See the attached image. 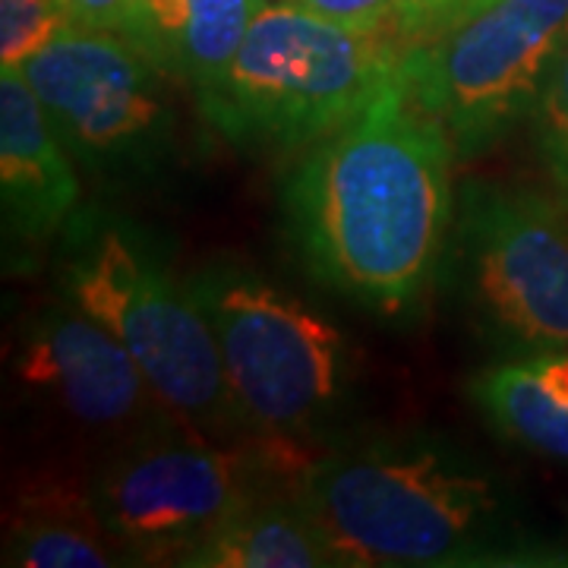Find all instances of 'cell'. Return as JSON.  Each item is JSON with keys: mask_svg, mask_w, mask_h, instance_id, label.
I'll return each instance as SVG.
<instances>
[{"mask_svg": "<svg viewBox=\"0 0 568 568\" xmlns=\"http://www.w3.org/2000/svg\"><path fill=\"white\" fill-rule=\"evenodd\" d=\"M297 484V480H294ZM282 487L265 493L241 515H234L203 547H196L183 566L190 568H328L332 549L297 489Z\"/></svg>", "mask_w": 568, "mask_h": 568, "instance_id": "5bb4252c", "label": "cell"}, {"mask_svg": "<svg viewBox=\"0 0 568 568\" xmlns=\"http://www.w3.org/2000/svg\"><path fill=\"white\" fill-rule=\"evenodd\" d=\"M63 20L73 29L108 32L133 41L140 29L142 0H58Z\"/></svg>", "mask_w": 568, "mask_h": 568, "instance_id": "ac0fdd59", "label": "cell"}, {"mask_svg": "<svg viewBox=\"0 0 568 568\" xmlns=\"http://www.w3.org/2000/svg\"><path fill=\"white\" fill-rule=\"evenodd\" d=\"M77 227L63 265V294L121 338L178 424L212 439H231L237 429L250 433L227 388L215 332L190 282H178L121 224L82 219Z\"/></svg>", "mask_w": 568, "mask_h": 568, "instance_id": "5b68a950", "label": "cell"}, {"mask_svg": "<svg viewBox=\"0 0 568 568\" xmlns=\"http://www.w3.org/2000/svg\"><path fill=\"white\" fill-rule=\"evenodd\" d=\"M530 136L552 181L568 186V51L556 63L530 118Z\"/></svg>", "mask_w": 568, "mask_h": 568, "instance_id": "e0dca14e", "label": "cell"}, {"mask_svg": "<svg viewBox=\"0 0 568 568\" xmlns=\"http://www.w3.org/2000/svg\"><path fill=\"white\" fill-rule=\"evenodd\" d=\"M470 398L506 439L568 462V405L544 386L534 357L480 369L470 379Z\"/></svg>", "mask_w": 568, "mask_h": 568, "instance_id": "9a60e30c", "label": "cell"}, {"mask_svg": "<svg viewBox=\"0 0 568 568\" xmlns=\"http://www.w3.org/2000/svg\"><path fill=\"white\" fill-rule=\"evenodd\" d=\"M0 203L7 244L17 250L48 244L82 203L77 162L20 67L0 73Z\"/></svg>", "mask_w": 568, "mask_h": 568, "instance_id": "8fae6325", "label": "cell"}, {"mask_svg": "<svg viewBox=\"0 0 568 568\" xmlns=\"http://www.w3.org/2000/svg\"><path fill=\"white\" fill-rule=\"evenodd\" d=\"M294 489L335 566H511L528 552L496 470L439 439L325 448Z\"/></svg>", "mask_w": 568, "mask_h": 568, "instance_id": "7a4b0ae2", "label": "cell"}, {"mask_svg": "<svg viewBox=\"0 0 568 568\" xmlns=\"http://www.w3.org/2000/svg\"><path fill=\"white\" fill-rule=\"evenodd\" d=\"M402 44L301 7H265L219 80L196 92L203 121L250 152H304L357 118L398 77Z\"/></svg>", "mask_w": 568, "mask_h": 568, "instance_id": "3957f363", "label": "cell"}, {"mask_svg": "<svg viewBox=\"0 0 568 568\" xmlns=\"http://www.w3.org/2000/svg\"><path fill=\"white\" fill-rule=\"evenodd\" d=\"M17 376L67 420L92 433H123L126 443L174 420L121 338L70 297L44 306L26 328Z\"/></svg>", "mask_w": 568, "mask_h": 568, "instance_id": "30bf717a", "label": "cell"}, {"mask_svg": "<svg viewBox=\"0 0 568 568\" xmlns=\"http://www.w3.org/2000/svg\"><path fill=\"white\" fill-rule=\"evenodd\" d=\"M424 3L426 0H395V26H392V36H395V32H398V29H402V26H405V22L410 20Z\"/></svg>", "mask_w": 568, "mask_h": 568, "instance_id": "ffe728a7", "label": "cell"}, {"mask_svg": "<svg viewBox=\"0 0 568 568\" xmlns=\"http://www.w3.org/2000/svg\"><path fill=\"white\" fill-rule=\"evenodd\" d=\"M263 7H287V3H294V0H260Z\"/></svg>", "mask_w": 568, "mask_h": 568, "instance_id": "44dd1931", "label": "cell"}, {"mask_svg": "<svg viewBox=\"0 0 568 568\" xmlns=\"http://www.w3.org/2000/svg\"><path fill=\"white\" fill-rule=\"evenodd\" d=\"M260 0H142L133 48L162 70L203 92L241 51Z\"/></svg>", "mask_w": 568, "mask_h": 568, "instance_id": "7c38bea8", "label": "cell"}, {"mask_svg": "<svg viewBox=\"0 0 568 568\" xmlns=\"http://www.w3.org/2000/svg\"><path fill=\"white\" fill-rule=\"evenodd\" d=\"M566 51L568 0H489L439 39L402 51V77L455 159H474L534 118Z\"/></svg>", "mask_w": 568, "mask_h": 568, "instance_id": "52a82bcc", "label": "cell"}, {"mask_svg": "<svg viewBox=\"0 0 568 568\" xmlns=\"http://www.w3.org/2000/svg\"><path fill=\"white\" fill-rule=\"evenodd\" d=\"M455 149L398 77L357 118L301 152L284 190L306 272L354 304L395 316L414 306L455 227Z\"/></svg>", "mask_w": 568, "mask_h": 568, "instance_id": "6da1fadb", "label": "cell"}, {"mask_svg": "<svg viewBox=\"0 0 568 568\" xmlns=\"http://www.w3.org/2000/svg\"><path fill=\"white\" fill-rule=\"evenodd\" d=\"M186 282L250 433L304 446L342 417L354 354L338 325L237 265H205Z\"/></svg>", "mask_w": 568, "mask_h": 568, "instance_id": "8992f818", "label": "cell"}, {"mask_svg": "<svg viewBox=\"0 0 568 568\" xmlns=\"http://www.w3.org/2000/svg\"><path fill=\"white\" fill-rule=\"evenodd\" d=\"M556 196H559V203L566 205V212H568V186H559V193H556Z\"/></svg>", "mask_w": 568, "mask_h": 568, "instance_id": "7402d4cb", "label": "cell"}, {"mask_svg": "<svg viewBox=\"0 0 568 568\" xmlns=\"http://www.w3.org/2000/svg\"><path fill=\"white\" fill-rule=\"evenodd\" d=\"M306 13L351 32H386L395 26V0H294Z\"/></svg>", "mask_w": 568, "mask_h": 568, "instance_id": "d6986e66", "label": "cell"}, {"mask_svg": "<svg viewBox=\"0 0 568 568\" xmlns=\"http://www.w3.org/2000/svg\"><path fill=\"white\" fill-rule=\"evenodd\" d=\"M306 458L304 446L260 433L215 443L190 426L162 424L114 452L89 489L126 562L183 566L234 515L291 487Z\"/></svg>", "mask_w": 568, "mask_h": 568, "instance_id": "277c9868", "label": "cell"}, {"mask_svg": "<svg viewBox=\"0 0 568 568\" xmlns=\"http://www.w3.org/2000/svg\"><path fill=\"white\" fill-rule=\"evenodd\" d=\"M3 562L20 568L126 566L92 489L82 493L63 480H39L22 493L7 525Z\"/></svg>", "mask_w": 568, "mask_h": 568, "instance_id": "4fadbf2b", "label": "cell"}, {"mask_svg": "<svg viewBox=\"0 0 568 568\" xmlns=\"http://www.w3.org/2000/svg\"><path fill=\"white\" fill-rule=\"evenodd\" d=\"M67 29L58 0H0V63L20 67Z\"/></svg>", "mask_w": 568, "mask_h": 568, "instance_id": "2e32d148", "label": "cell"}, {"mask_svg": "<svg viewBox=\"0 0 568 568\" xmlns=\"http://www.w3.org/2000/svg\"><path fill=\"white\" fill-rule=\"evenodd\" d=\"M20 73L85 174L140 178L168 159L174 111L164 73L121 36L67 26Z\"/></svg>", "mask_w": 568, "mask_h": 568, "instance_id": "ba28073f", "label": "cell"}, {"mask_svg": "<svg viewBox=\"0 0 568 568\" xmlns=\"http://www.w3.org/2000/svg\"><path fill=\"white\" fill-rule=\"evenodd\" d=\"M467 297L534 354L568 351V212L559 196L477 186L455 222Z\"/></svg>", "mask_w": 568, "mask_h": 568, "instance_id": "9c48e42d", "label": "cell"}]
</instances>
